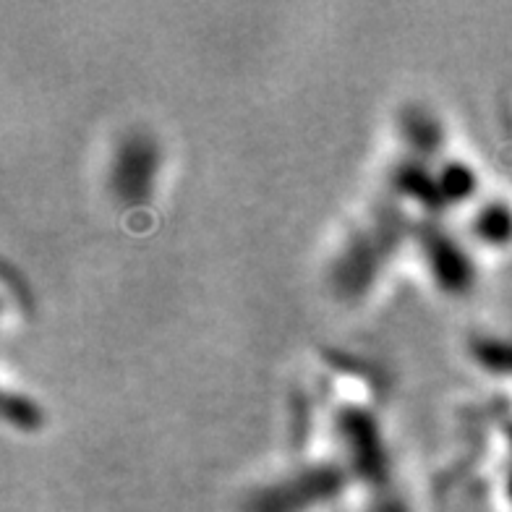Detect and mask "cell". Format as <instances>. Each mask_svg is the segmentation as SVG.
<instances>
[{
	"label": "cell",
	"mask_w": 512,
	"mask_h": 512,
	"mask_svg": "<svg viewBox=\"0 0 512 512\" xmlns=\"http://www.w3.org/2000/svg\"><path fill=\"white\" fill-rule=\"evenodd\" d=\"M157 173V149L155 144L134 136L121 147L115 157L113 189L123 202H144V196L152 189V178Z\"/></svg>",
	"instance_id": "6da1fadb"
},
{
	"label": "cell",
	"mask_w": 512,
	"mask_h": 512,
	"mask_svg": "<svg viewBox=\"0 0 512 512\" xmlns=\"http://www.w3.org/2000/svg\"><path fill=\"white\" fill-rule=\"evenodd\" d=\"M479 233L486 241L507 243L512 238V212L507 207H489L479 220Z\"/></svg>",
	"instance_id": "7a4b0ae2"
}]
</instances>
